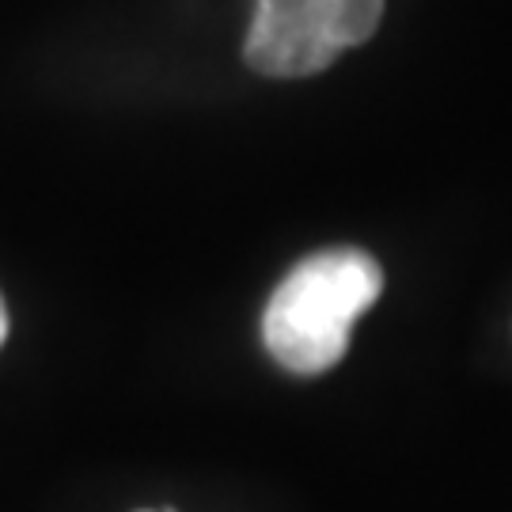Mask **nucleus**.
Segmentation results:
<instances>
[{
  "label": "nucleus",
  "mask_w": 512,
  "mask_h": 512,
  "mask_svg": "<svg viewBox=\"0 0 512 512\" xmlns=\"http://www.w3.org/2000/svg\"><path fill=\"white\" fill-rule=\"evenodd\" d=\"M384 16V0H258L243 57L266 76H311L361 46Z\"/></svg>",
  "instance_id": "nucleus-2"
},
{
  "label": "nucleus",
  "mask_w": 512,
  "mask_h": 512,
  "mask_svg": "<svg viewBox=\"0 0 512 512\" xmlns=\"http://www.w3.org/2000/svg\"><path fill=\"white\" fill-rule=\"evenodd\" d=\"M384 289L380 262L357 247H334L304 258L277 285L262 315V342L277 365L300 376L327 372L342 361L349 327Z\"/></svg>",
  "instance_id": "nucleus-1"
},
{
  "label": "nucleus",
  "mask_w": 512,
  "mask_h": 512,
  "mask_svg": "<svg viewBox=\"0 0 512 512\" xmlns=\"http://www.w3.org/2000/svg\"><path fill=\"white\" fill-rule=\"evenodd\" d=\"M4 334H8V311H4V300H0V342H4Z\"/></svg>",
  "instance_id": "nucleus-3"
}]
</instances>
